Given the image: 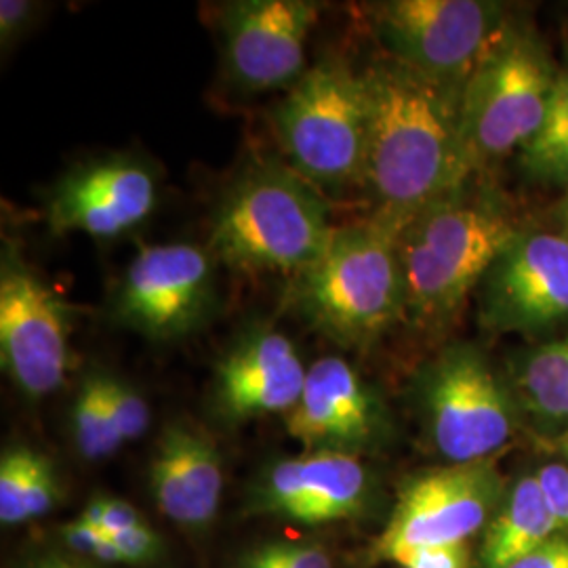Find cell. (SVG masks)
<instances>
[{
  "instance_id": "obj_1",
  "label": "cell",
  "mask_w": 568,
  "mask_h": 568,
  "mask_svg": "<svg viewBox=\"0 0 568 568\" xmlns=\"http://www.w3.org/2000/svg\"><path fill=\"white\" fill-rule=\"evenodd\" d=\"M371 93V133L365 187L368 217L396 232L427 204L471 182L478 166L462 129L459 95L427 81L398 61L365 72Z\"/></svg>"
},
{
  "instance_id": "obj_2",
  "label": "cell",
  "mask_w": 568,
  "mask_h": 568,
  "mask_svg": "<svg viewBox=\"0 0 568 568\" xmlns=\"http://www.w3.org/2000/svg\"><path fill=\"white\" fill-rule=\"evenodd\" d=\"M325 194L281 159L246 164L215 209L209 251L241 274L295 278L333 239Z\"/></svg>"
},
{
  "instance_id": "obj_3",
  "label": "cell",
  "mask_w": 568,
  "mask_h": 568,
  "mask_svg": "<svg viewBox=\"0 0 568 568\" xmlns=\"http://www.w3.org/2000/svg\"><path fill=\"white\" fill-rule=\"evenodd\" d=\"M520 232L504 204L469 183L415 213L396 239L406 321L426 328L448 323Z\"/></svg>"
},
{
  "instance_id": "obj_4",
  "label": "cell",
  "mask_w": 568,
  "mask_h": 568,
  "mask_svg": "<svg viewBox=\"0 0 568 568\" xmlns=\"http://www.w3.org/2000/svg\"><path fill=\"white\" fill-rule=\"evenodd\" d=\"M398 232L366 217L335 227L325 253L291 278L288 304L328 342L365 349L405 318Z\"/></svg>"
},
{
  "instance_id": "obj_5",
  "label": "cell",
  "mask_w": 568,
  "mask_h": 568,
  "mask_svg": "<svg viewBox=\"0 0 568 568\" xmlns=\"http://www.w3.org/2000/svg\"><path fill=\"white\" fill-rule=\"evenodd\" d=\"M272 122L286 163L325 196L363 187L371 133L365 74L339 58L316 61L276 105Z\"/></svg>"
},
{
  "instance_id": "obj_6",
  "label": "cell",
  "mask_w": 568,
  "mask_h": 568,
  "mask_svg": "<svg viewBox=\"0 0 568 568\" xmlns=\"http://www.w3.org/2000/svg\"><path fill=\"white\" fill-rule=\"evenodd\" d=\"M558 79L546 44L532 30L509 23L459 100L462 129L478 171L530 142L546 119Z\"/></svg>"
},
{
  "instance_id": "obj_7",
  "label": "cell",
  "mask_w": 568,
  "mask_h": 568,
  "mask_svg": "<svg viewBox=\"0 0 568 568\" xmlns=\"http://www.w3.org/2000/svg\"><path fill=\"white\" fill-rule=\"evenodd\" d=\"M368 18L389 60L459 98L511 23L488 0H387L371 4Z\"/></svg>"
},
{
  "instance_id": "obj_8",
  "label": "cell",
  "mask_w": 568,
  "mask_h": 568,
  "mask_svg": "<svg viewBox=\"0 0 568 568\" xmlns=\"http://www.w3.org/2000/svg\"><path fill=\"white\" fill-rule=\"evenodd\" d=\"M429 443L448 464L490 462L516 429V406L483 349L445 347L417 382Z\"/></svg>"
},
{
  "instance_id": "obj_9",
  "label": "cell",
  "mask_w": 568,
  "mask_h": 568,
  "mask_svg": "<svg viewBox=\"0 0 568 568\" xmlns=\"http://www.w3.org/2000/svg\"><path fill=\"white\" fill-rule=\"evenodd\" d=\"M217 262L192 243L142 246L114 286L110 314L150 342L199 333L217 307Z\"/></svg>"
},
{
  "instance_id": "obj_10",
  "label": "cell",
  "mask_w": 568,
  "mask_h": 568,
  "mask_svg": "<svg viewBox=\"0 0 568 568\" xmlns=\"http://www.w3.org/2000/svg\"><path fill=\"white\" fill-rule=\"evenodd\" d=\"M70 310L4 243L0 255V363L28 400H42L63 384L70 366Z\"/></svg>"
},
{
  "instance_id": "obj_11",
  "label": "cell",
  "mask_w": 568,
  "mask_h": 568,
  "mask_svg": "<svg viewBox=\"0 0 568 568\" xmlns=\"http://www.w3.org/2000/svg\"><path fill=\"white\" fill-rule=\"evenodd\" d=\"M501 501V478L490 462L419 471L400 487L375 554L394 560L403 549L467 544Z\"/></svg>"
},
{
  "instance_id": "obj_12",
  "label": "cell",
  "mask_w": 568,
  "mask_h": 568,
  "mask_svg": "<svg viewBox=\"0 0 568 568\" xmlns=\"http://www.w3.org/2000/svg\"><path fill=\"white\" fill-rule=\"evenodd\" d=\"M478 312L495 333L539 335L568 323V236L523 230L488 267Z\"/></svg>"
},
{
  "instance_id": "obj_13",
  "label": "cell",
  "mask_w": 568,
  "mask_h": 568,
  "mask_svg": "<svg viewBox=\"0 0 568 568\" xmlns=\"http://www.w3.org/2000/svg\"><path fill=\"white\" fill-rule=\"evenodd\" d=\"M323 4L234 0L220 11L225 72L243 93L291 89L305 74V44Z\"/></svg>"
},
{
  "instance_id": "obj_14",
  "label": "cell",
  "mask_w": 568,
  "mask_h": 568,
  "mask_svg": "<svg viewBox=\"0 0 568 568\" xmlns=\"http://www.w3.org/2000/svg\"><path fill=\"white\" fill-rule=\"evenodd\" d=\"M159 204L156 171L131 154H108L77 164L47 199L53 234L112 241L145 224Z\"/></svg>"
},
{
  "instance_id": "obj_15",
  "label": "cell",
  "mask_w": 568,
  "mask_h": 568,
  "mask_svg": "<svg viewBox=\"0 0 568 568\" xmlns=\"http://www.w3.org/2000/svg\"><path fill=\"white\" fill-rule=\"evenodd\" d=\"M284 427L304 453L361 457L384 438L386 413L354 366L339 356H325L307 366L304 392L284 415Z\"/></svg>"
},
{
  "instance_id": "obj_16",
  "label": "cell",
  "mask_w": 568,
  "mask_h": 568,
  "mask_svg": "<svg viewBox=\"0 0 568 568\" xmlns=\"http://www.w3.org/2000/svg\"><path fill=\"white\" fill-rule=\"evenodd\" d=\"M371 474L361 457L302 453L264 467L251 490V508L300 525L342 523L363 514Z\"/></svg>"
},
{
  "instance_id": "obj_17",
  "label": "cell",
  "mask_w": 568,
  "mask_h": 568,
  "mask_svg": "<svg viewBox=\"0 0 568 568\" xmlns=\"http://www.w3.org/2000/svg\"><path fill=\"white\" fill-rule=\"evenodd\" d=\"M307 366L297 345L272 326H251L213 375V405L225 424L286 415L304 392Z\"/></svg>"
},
{
  "instance_id": "obj_18",
  "label": "cell",
  "mask_w": 568,
  "mask_h": 568,
  "mask_svg": "<svg viewBox=\"0 0 568 568\" xmlns=\"http://www.w3.org/2000/svg\"><path fill=\"white\" fill-rule=\"evenodd\" d=\"M150 490L171 523L185 528L211 525L224 490L220 448L201 427L171 422L150 462Z\"/></svg>"
},
{
  "instance_id": "obj_19",
  "label": "cell",
  "mask_w": 568,
  "mask_h": 568,
  "mask_svg": "<svg viewBox=\"0 0 568 568\" xmlns=\"http://www.w3.org/2000/svg\"><path fill=\"white\" fill-rule=\"evenodd\" d=\"M560 523L549 508L537 476H525L509 488L501 508L488 525L483 562L487 568H508L560 535Z\"/></svg>"
},
{
  "instance_id": "obj_20",
  "label": "cell",
  "mask_w": 568,
  "mask_h": 568,
  "mask_svg": "<svg viewBox=\"0 0 568 568\" xmlns=\"http://www.w3.org/2000/svg\"><path fill=\"white\" fill-rule=\"evenodd\" d=\"M60 501L53 462L32 447H9L0 457V523L13 527L47 516Z\"/></svg>"
},
{
  "instance_id": "obj_21",
  "label": "cell",
  "mask_w": 568,
  "mask_h": 568,
  "mask_svg": "<svg viewBox=\"0 0 568 568\" xmlns=\"http://www.w3.org/2000/svg\"><path fill=\"white\" fill-rule=\"evenodd\" d=\"M518 394L546 422H568V333L530 349L518 366Z\"/></svg>"
},
{
  "instance_id": "obj_22",
  "label": "cell",
  "mask_w": 568,
  "mask_h": 568,
  "mask_svg": "<svg viewBox=\"0 0 568 568\" xmlns=\"http://www.w3.org/2000/svg\"><path fill=\"white\" fill-rule=\"evenodd\" d=\"M520 169L530 182L568 185V72H560L546 119L518 152Z\"/></svg>"
},
{
  "instance_id": "obj_23",
  "label": "cell",
  "mask_w": 568,
  "mask_h": 568,
  "mask_svg": "<svg viewBox=\"0 0 568 568\" xmlns=\"http://www.w3.org/2000/svg\"><path fill=\"white\" fill-rule=\"evenodd\" d=\"M70 432L82 459L102 462L122 447L119 429L108 408L105 373L89 371L77 389L70 408Z\"/></svg>"
},
{
  "instance_id": "obj_24",
  "label": "cell",
  "mask_w": 568,
  "mask_h": 568,
  "mask_svg": "<svg viewBox=\"0 0 568 568\" xmlns=\"http://www.w3.org/2000/svg\"><path fill=\"white\" fill-rule=\"evenodd\" d=\"M105 398L122 445L142 438L150 427V406L142 392L129 382L105 373Z\"/></svg>"
},
{
  "instance_id": "obj_25",
  "label": "cell",
  "mask_w": 568,
  "mask_h": 568,
  "mask_svg": "<svg viewBox=\"0 0 568 568\" xmlns=\"http://www.w3.org/2000/svg\"><path fill=\"white\" fill-rule=\"evenodd\" d=\"M243 562L255 568H333L325 549L307 541L264 544L246 554Z\"/></svg>"
},
{
  "instance_id": "obj_26",
  "label": "cell",
  "mask_w": 568,
  "mask_h": 568,
  "mask_svg": "<svg viewBox=\"0 0 568 568\" xmlns=\"http://www.w3.org/2000/svg\"><path fill=\"white\" fill-rule=\"evenodd\" d=\"M61 537L68 549L84 560H95L103 565L122 562L121 551L116 548L112 535H108L103 528L87 525L81 518L61 528Z\"/></svg>"
},
{
  "instance_id": "obj_27",
  "label": "cell",
  "mask_w": 568,
  "mask_h": 568,
  "mask_svg": "<svg viewBox=\"0 0 568 568\" xmlns=\"http://www.w3.org/2000/svg\"><path fill=\"white\" fill-rule=\"evenodd\" d=\"M394 562L403 568H469L471 558L467 544H440L403 549Z\"/></svg>"
},
{
  "instance_id": "obj_28",
  "label": "cell",
  "mask_w": 568,
  "mask_h": 568,
  "mask_svg": "<svg viewBox=\"0 0 568 568\" xmlns=\"http://www.w3.org/2000/svg\"><path fill=\"white\" fill-rule=\"evenodd\" d=\"M39 11H41V4L32 0L0 2V44L4 51L26 37V32L34 26Z\"/></svg>"
},
{
  "instance_id": "obj_29",
  "label": "cell",
  "mask_w": 568,
  "mask_h": 568,
  "mask_svg": "<svg viewBox=\"0 0 568 568\" xmlns=\"http://www.w3.org/2000/svg\"><path fill=\"white\" fill-rule=\"evenodd\" d=\"M112 539L126 565H148L161 554V537L150 525L122 530Z\"/></svg>"
},
{
  "instance_id": "obj_30",
  "label": "cell",
  "mask_w": 568,
  "mask_h": 568,
  "mask_svg": "<svg viewBox=\"0 0 568 568\" xmlns=\"http://www.w3.org/2000/svg\"><path fill=\"white\" fill-rule=\"evenodd\" d=\"M539 487L548 499L549 508L558 518L562 530L568 532V466L565 464H548L541 467L537 474Z\"/></svg>"
},
{
  "instance_id": "obj_31",
  "label": "cell",
  "mask_w": 568,
  "mask_h": 568,
  "mask_svg": "<svg viewBox=\"0 0 568 568\" xmlns=\"http://www.w3.org/2000/svg\"><path fill=\"white\" fill-rule=\"evenodd\" d=\"M102 499V528L108 535H119L129 528L148 525L140 509L133 508L131 504L114 499V497H100Z\"/></svg>"
},
{
  "instance_id": "obj_32",
  "label": "cell",
  "mask_w": 568,
  "mask_h": 568,
  "mask_svg": "<svg viewBox=\"0 0 568 568\" xmlns=\"http://www.w3.org/2000/svg\"><path fill=\"white\" fill-rule=\"evenodd\" d=\"M508 568H568V535H556L548 544Z\"/></svg>"
},
{
  "instance_id": "obj_33",
  "label": "cell",
  "mask_w": 568,
  "mask_h": 568,
  "mask_svg": "<svg viewBox=\"0 0 568 568\" xmlns=\"http://www.w3.org/2000/svg\"><path fill=\"white\" fill-rule=\"evenodd\" d=\"M20 568H95L91 560H84L77 554L65 551H41L26 560Z\"/></svg>"
},
{
  "instance_id": "obj_34",
  "label": "cell",
  "mask_w": 568,
  "mask_h": 568,
  "mask_svg": "<svg viewBox=\"0 0 568 568\" xmlns=\"http://www.w3.org/2000/svg\"><path fill=\"white\" fill-rule=\"evenodd\" d=\"M554 222H556V232L568 236V185L565 187V194L560 196V201L554 206Z\"/></svg>"
},
{
  "instance_id": "obj_35",
  "label": "cell",
  "mask_w": 568,
  "mask_h": 568,
  "mask_svg": "<svg viewBox=\"0 0 568 568\" xmlns=\"http://www.w3.org/2000/svg\"><path fill=\"white\" fill-rule=\"evenodd\" d=\"M562 450H565V455H567L568 459V432L565 434V438H562Z\"/></svg>"
},
{
  "instance_id": "obj_36",
  "label": "cell",
  "mask_w": 568,
  "mask_h": 568,
  "mask_svg": "<svg viewBox=\"0 0 568 568\" xmlns=\"http://www.w3.org/2000/svg\"><path fill=\"white\" fill-rule=\"evenodd\" d=\"M239 568H255V567H251V565H246V562H241V565H239Z\"/></svg>"
}]
</instances>
